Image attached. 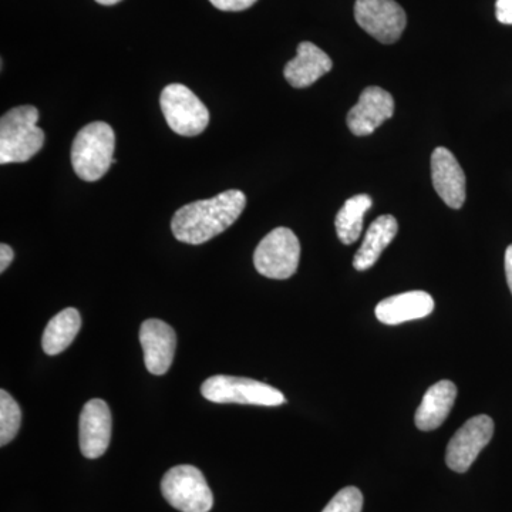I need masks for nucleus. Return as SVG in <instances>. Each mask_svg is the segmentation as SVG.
Wrapping results in <instances>:
<instances>
[{"mask_svg": "<svg viewBox=\"0 0 512 512\" xmlns=\"http://www.w3.org/2000/svg\"><path fill=\"white\" fill-rule=\"evenodd\" d=\"M247 207L239 190L221 192L210 200L191 202L175 212L171 229L178 241L200 245L227 231Z\"/></svg>", "mask_w": 512, "mask_h": 512, "instance_id": "1", "label": "nucleus"}, {"mask_svg": "<svg viewBox=\"0 0 512 512\" xmlns=\"http://www.w3.org/2000/svg\"><path fill=\"white\" fill-rule=\"evenodd\" d=\"M39 110L20 106L3 114L0 120V164L26 163L35 157L43 144L45 133L37 127Z\"/></svg>", "mask_w": 512, "mask_h": 512, "instance_id": "2", "label": "nucleus"}, {"mask_svg": "<svg viewBox=\"0 0 512 512\" xmlns=\"http://www.w3.org/2000/svg\"><path fill=\"white\" fill-rule=\"evenodd\" d=\"M116 136L103 121L87 124L77 133L72 146V165L77 177L87 183L99 181L116 163L113 158Z\"/></svg>", "mask_w": 512, "mask_h": 512, "instance_id": "3", "label": "nucleus"}, {"mask_svg": "<svg viewBox=\"0 0 512 512\" xmlns=\"http://www.w3.org/2000/svg\"><path fill=\"white\" fill-rule=\"evenodd\" d=\"M205 399L220 404H252L276 407L286 402L284 394L269 384L248 377L212 376L201 386Z\"/></svg>", "mask_w": 512, "mask_h": 512, "instance_id": "4", "label": "nucleus"}, {"mask_svg": "<svg viewBox=\"0 0 512 512\" xmlns=\"http://www.w3.org/2000/svg\"><path fill=\"white\" fill-rule=\"evenodd\" d=\"M161 491L168 504L181 512H210L214 507L210 485L194 466L171 468L161 481Z\"/></svg>", "mask_w": 512, "mask_h": 512, "instance_id": "5", "label": "nucleus"}, {"mask_svg": "<svg viewBox=\"0 0 512 512\" xmlns=\"http://www.w3.org/2000/svg\"><path fill=\"white\" fill-rule=\"evenodd\" d=\"M301 244L295 232L279 227L268 235L255 249L256 271L269 279H288L298 271Z\"/></svg>", "mask_w": 512, "mask_h": 512, "instance_id": "6", "label": "nucleus"}, {"mask_svg": "<svg viewBox=\"0 0 512 512\" xmlns=\"http://www.w3.org/2000/svg\"><path fill=\"white\" fill-rule=\"evenodd\" d=\"M160 104L168 126L178 136H200L210 123L207 106L184 84L174 83L165 87Z\"/></svg>", "mask_w": 512, "mask_h": 512, "instance_id": "7", "label": "nucleus"}, {"mask_svg": "<svg viewBox=\"0 0 512 512\" xmlns=\"http://www.w3.org/2000/svg\"><path fill=\"white\" fill-rule=\"evenodd\" d=\"M355 19L370 36L384 45H392L403 35L407 16L394 0H356Z\"/></svg>", "mask_w": 512, "mask_h": 512, "instance_id": "8", "label": "nucleus"}, {"mask_svg": "<svg viewBox=\"0 0 512 512\" xmlns=\"http://www.w3.org/2000/svg\"><path fill=\"white\" fill-rule=\"evenodd\" d=\"M494 434V421L490 416L480 414L458 429L448 443L446 463L456 473H467L481 451L488 446Z\"/></svg>", "mask_w": 512, "mask_h": 512, "instance_id": "9", "label": "nucleus"}, {"mask_svg": "<svg viewBox=\"0 0 512 512\" xmlns=\"http://www.w3.org/2000/svg\"><path fill=\"white\" fill-rule=\"evenodd\" d=\"M140 343L144 362L151 375L161 376L173 365L177 335L168 323L160 319H147L140 329Z\"/></svg>", "mask_w": 512, "mask_h": 512, "instance_id": "10", "label": "nucleus"}, {"mask_svg": "<svg viewBox=\"0 0 512 512\" xmlns=\"http://www.w3.org/2000/svg\"><path fill=\"white\" fill-rule=\"evenodd\" d=\"M394 99L392 94L380 87H367L359 101L348 114V127L355 136L365 137L375 133L384 121L392 119Z\"/></svg>", "mask_w": 512, "mask_h": 512, "instance_id": "11", "label": "nucleus"}, {"mask_svg": "<svg viewBox=\"0 0 512 512\" xmlns=\"http://www.w3.org/2000/svg\"><path fill=\"white\" fill-rule=\"evenodd\" d=\"M111 412L107 403L92 399L84 404L79 420L80 450L86 458H99L106 453L111 440Z\"/></svg>", "mask_w": 512, "mask_h": 512, "instance_id": "12", "label": "nucleus"}, {"mask_svg": "<svg viewBox=\"0 0 512 512\" xmlns=\"http://www.w3.org/2000/svg\"><path fill=\"white\" fill-rule=\"evenodd\" d=\"M431 180L434 190L448 207L458 210L466 202V174L447 148L437 147L431 154Z\"/></svg>", "mask_w": 512, "mask_h": 512, "instance_id": "13", "label": "nucleus"}, {"mask_svg": "<svg viewBox=\"0 0 512 512\" xmlns=\"http://www.w3.org/2000/svg\"><path fill=\"white\" fill-rule=\"evenodd\" d=\"M332 67V59L322 49L311 42H302L295 59L286 63L284 76L295 89H305L318 82Z\"/></svg>", "mask_w": 512, "mask_h": 512, "instance_id": "14", "label": "nucleus"}, {"mask_svg": "<svg viewBox=\"0 0 512 512\" xmlns=\"http://www.w3.org/2000/svg\"><path fill=\"white\" fill-rule=\"evenodd\" d=\"M434 311L430 293L412 291L399 293L383 299L376 306V318L384 325H400L410 320L423 319Z\"/></svg>", "mask_w": 512, "mask_h": 512, "instance_id": "15", "label": "nucleus"}, {"mask_svg": "<svg viewBox=\"0 0 512 512\" xmlns=\"http://www.w3.org/2000/svg\"><path fill=\"white\" fill-rule=\"evenodd\" d=\"M456 399L457 386L450 380H441L429 387L414 417L417 429L421 431L439 429L451 413Z\"/></svg>", "mask_w": 512, "mask_h": 512, "instance_id": "16", "label": "nucleus"}, {"mask_svg": "<svg viewBox=\"0 0 512 512\" xmlns=\"http://www.w3.org/2000/svg\"><path fill=\"white\" fill-rule=\"evenodd\" d=\"M399 231V224L393 215H380L367 229L365 239L353 258L356 271L363 272L379 261L384 249L392 244Z\"/></svg>", "mask_w": 512, "mask_h": 512, "instance_id": "17", "label": "nucleus"}, {"mask_svg": "<svg viewBox=\"0 0 512 512\" xmlns=\"http://www.w3.org/2000/svg\"><path fill=\"white\" fill-rule=\"evenodd\" d=\"M80 328H82V316L77 309L67 308L57 313L49 320L43 332V350L49 356L59 355L72 345Z\"/></svg>", "mask_w": 512, "mask_h": 512, "instance_id": "18", "label": "nucleus"}, {"mask_svg": "<svg viewBox=\"0 0 512 512\" xmlns=\"http://www.w3.org/2000/svg\"><path fill=\"white\" fill-rule=\"evenodd\" d=\"M372 198L367 194L355 195L349 198L342 210L336 215V234L342 244L352 245L359 239L363 231V220L366 212L372 208Z\"/></svg>", "mask_w": 512, "mask_h": 512, "instance_id": "19", "label": "nucleus"}, {"mask_svg": "<svg viewBox=\"0 0 512 512\" xmlns=\"http://www.w3.org/2000/svg\"><path fill=\"white\" fill-rule=\"evenodd\" d=\"M22 423L19 404L6 390H0V446L15 439Z\"/></svg>", "mask_w": 512, "mask_h": 512, "instance_id": "20", "label": "nucleus"}, {"mask_svg": "<svg viewBox=\"0 0 512 512\" xmlns=\"http://www.w3.org/2000/svg\"><path fill=\"white\" fill-rule=\"evenodd\" d=\"M362 510V491L356 487H346L329 501L322 512H362Z\"/></svg>", "mask_w": 512, "mask_h": 512, "instance_id": "21", "label": "nucleus"}, {"mask_svg": "<svg viewBox=\"0 0 512 512\" xmlns=\"http://www.w3.org/2000/svg\"><path fill=\"white\" fill-rule=\"evenodd\" d=\"M215 8L224 12H241L254 6L258 0H210Z\"/></svg>", "mask_w": 512, "mask_h": 512, "instance_id": "22", "label": "nucleus"}, {"mask_svg": "<svg viewBox=\"0 0 512 512\" xmlns=\"http://www.w3.org/2000/svg\"><path fill=\"white\" fill-rule=\"evenodd\" d=\"M495 13H497L498 22L503 25H512V0H497L495 3Z\"/></svg>", "mask_w": 512, "mask_h": 512, "instance_id": "23", "label": "nucleus"}, {"mask_svg": "<svg viewBox=\"0 0 512 512\" xmlns=\"http://www.w3.org/2000/svg\"><path fill=\"white\" fill-rule=\"evenodd\" d=\"M13 258H15V252L9 247V245H0V272H5L12 264Z\"/></svg>", "mask_w": 512, "mask_h": 512, "instance_id": "24", "label": "nucleus"}, {"mask_svg": "<svg viewBox=\"0 0 512 512\" xmlns=\"http://www.w3.org/2000/svg\"><path fill=\"white\" fill-rule=\"evenodd\" d=\"M505 275H507L508 286L512 293V245L505 251Z\"/></svg>", "mask_w": 512, "mask_h": 512, "instance_id": "25", "label": "nucleus"}, {"mask_svg": "<svg viewBox=\"0 0 512 512\" xmlns=\"http://www.w3.org/2000/svg\"><path fill=\"white\" fill-rule=\"evenodd\" d=\"M96 2L104 6H113L116 5V3L121 2V0H96Z\"/></svg>", "mask_w": 512, "mask_h": 512, "instance_id": "26", "label": "nucleus"}]
</instances>
